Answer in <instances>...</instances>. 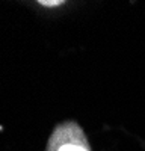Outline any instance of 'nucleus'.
<instances>
[{"instance_id":"1","label":"nucleus","mask_w":145,"mask_h":151,"mask_svg":"<svg viewBox=\"0 0 145 151\" xmlns=\"http://www.w3.org/2000/svg\"><path fill=\"white\" fill-rule=\"evenodd\" d=\"M47 151H91V148L83 130L76 122H64L52 133Z\"/></svg>"},{"instance_id":"2","label":"nucleus","mask_w":145,"mask_h":151,"mask_svg":"<svg viewBox=\"0 0 145 151\" xmlns=\"http://www.w3.org/2000/svg\"><path fill=\"white\" fill-rule=\"evenodd\" d=\"M64 2H59V0H53V2H47V0H42V2H39V5L42 6H57V5H62Z\"/></svg>"}]
</instances>
